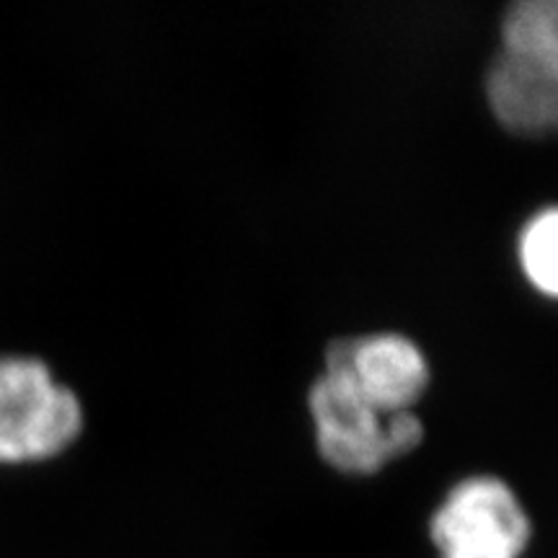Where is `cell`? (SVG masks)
Listing matches in <instances>:
<instances>
[{
	"label": "cell",
	"mask_w": 558,
	"mask_h": 558,
	"mask_svg": "<svg viewBox=\"0 0 558 558\" xmlns=\"http://www.w3.org/2000/svg\"><path fill=\"white\" fill-rule=\"evenodd\" d=\"M308 409L318 456L333 471L373 476L414 452L427 437L416 411L380 414L337 369H326L308 390Z\"/></svg>",
	"instance_id": "3957f363"
},
{
	"label": "cell",
	"mask_w": 558,
	"mask_h": 558,
	"mask_svg": "<svg viewBox=\"0 0 558 558\" xmlns=\"http://www.w3.org/2000/svg\"><path fill=\"white\" fill-rule=\"evenodd\" d=\"M522 275L541 295L558 300V205L543 207L520 230Z\"/></svg>",
	"instance_id": "8992f818"
},
{
	"label": "cell",
	"mask_w": 558,
	"mask_h": 558,
	"mask_svg": "<svg viewBox=\"0 0 558 558\" xmlns=\"http://www.w3.org/2000/svg\"><path fill=\"white\" fill-rule=\"evenodd\" d=\"M86 429L81 396L37 354H0V469L60 458Z\"/></svg>",
	"instance_id": "7a4b0ae2"
},
{
	"label": "cell",
	"mask_w": 558,
	"mask_h": 558,
	"mask_svg": "<svg viewBox=\"0 0 558 558\" xmlns=\"http://www.w3.org/2000/svg\"><path fill=\"white\" fill-rule=\"evenodd\" d=\"M439 558H522L533 522L505 478L492 473L460 478L429 520Z\"/></svg>",
	"instance_id": "277c9868"
},
{
	"label": "cell",
	"mask_w": 558,
	"mask_h": 558,
	"mask_svg": "<svg viewBox=\"0 0 558 558\" xmlns=\"http://www.w3.org/2000/svg\"><path fill=\"white\" fill-rule=\"evenodd\" d=\"M484 96L501 128L518 137L558 132V0H518L499 24Z\"/></svg>",
	"instance_id": "6da1fadb"
},
{
	"label": "cell",
	"mask_w": 558,
	"mask_h": 558,
	"mask_svg": "<svg viewBox=\"0 0 558 558\" xmlns=\"http://www.w3.org/2000/svg\"><path fill=\"white\" fill-rule=\"evenodd\" d=\"M324 367L344 375L380 414L414 411L432 383L424 349L399 331L333 339L324 352Z\"/></svg>",
	"instance_id": "5b68a950"
}]
</instances>
